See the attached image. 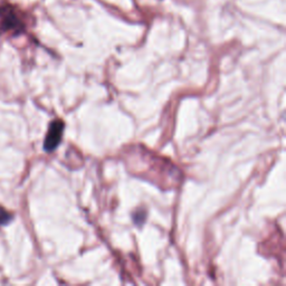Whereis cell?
Wrapping results in <instances>:
<instances>
[{"mask_svg":"<svg viewBox=\"0 0 286 286\" xmlns=\"http://www.w3.org/2000/svg\"><path fill=\"white\" fill-rule=\"evenodd\" d=\"M12 214H9L6 209H4L2 207H0V225H8L9 222H12Z\"/></svg>","mask_w":286,"mask_h":286,"instance_id":"cell-2","label":"cell"},{"mask_svg":"<svg viewBox=\"0 0 286 286\" xmlns=\"http://www.w3.org/2000/svg\"><path fill=\"white\" fill-rule=\"evenodd\" d=\"M8 6H0V18H2L4 16V12H6V9H7Z\"/></svg>","mask_w":286,"mask_h":286,"instance_id":"cell-3","label":"cell"},{"mask_svg":"<svg viewBox=\"0 0 286 286\" xmlns=\"http://www.w3.org/2000/svg\"><path fill=\"white\" fill-rule=\"evenodd\" d=\"M64 131V123L60 120H55L50 123L48 132H47L46 139L44 142V149L47 152L55 150L62 140V134Z\"/></svg>","mask_w":286,"mask_h":286,"instance_id":"cell-1","label":"cell"}]
</instances>
